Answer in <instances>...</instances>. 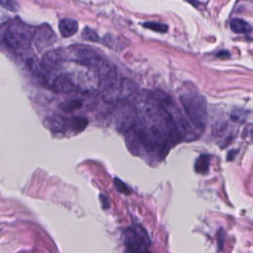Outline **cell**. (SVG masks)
Instances as JSON below:
<instances>
[{"label":"cell","mask_w":253,"mask_h":253,"mask_svg":"<svg viewBox=\"0 0 253 253\" xmlns=\"http://www.w3.org/2000/svg\"><path fill=\"white\" fill-rule=\"evenodd\" d=\"M142 253H150V252L147 250V251H144V252H142Z\"/></svg>","instance_id":"7402d4cb"},{"label":"cell","mask_w":253,"mask_h":253,"mask_svg":"<svg viewBox=\"0 0 253 253\" xmlns=\"http://www.w3.org/2000/svg\"><path fill=\"white\" fill-rule=\"evenodd\" d=\"M0 5L3 6L4 8L10 10V11H17V4L16 2H13V1H7V0H4V1H0Z\"/></svg>","instance_id":"ffe728a7"},{"label":"cell","mask_w":253,"mask_h":253,"mask_svg":"<svg viewBox=\"0 0 253 253\" xmlns=\"http://www.w3.org/2000/svg\"><path fill=\"white\" fill-rule=\"evenodd\" d=\"M180 101L193 126L203 131L207 124V105L204 97L196 91L189 90L180 96Z\"/></svg>","instance_id":"7a4b0ae2"},{"label":"cell","mask_w":253,"mask_h":253,"mask_svg":"<svg viewBox=\"0 0 253 253\" xmlns=\"http://www.w3.org/2000/svg\"><path fill=\"white\" fill-rule=\"evenodd\" d=\"M82 38L86 41H89V42H98L100 41V38L99 36L97 35V33L92 30L91 28L89 27H85L83 32H82Z\"/></svg>","instance_id":"ac0fdd59"},{"label":"cell","mask_w":253,"mask_h":253,"mask_svg":"<svg viewBox=\"0 0 253 253\" xmlns=\"http://www.w3.org/2000/svg\"><path fill=\"white\" fill-rule=\"evenodd\" d=\"M83 102L80 100V99H70V100H67L65 102H62L60 105H59V108L64 111V112H72L74 110H77L79 108H81Z\"/></svg>","instance_id":"2e32d148"},{"label":"cell","mask_w":253,"mask_h":253,"mask_svg":"<svg viewBox=\"0 0 253 253\" xmlns=\"http://www.w3.org/2000/svg\"><path fill=\"white\" fill-rule=\"evenodd\" d=\"M100 200H101V202H102V207H103V209H109L110 203H109L108 198H107L106 196H104L103 194H101V195H100Z\"/></svg>","instance_id":"44dd1931"},{"label":"cell","mask_w":253,"mask_h":253,"mask_svg":"<svg viewBox=\"0 0 253 253\" xmlns=\"http://www.w3.org/2000/svg\"><path fill=\"white\" fill-rule=\"evenodd\" d=\"M51 89L56 93H70L76 90L74 84L65 73L59 74L53 79Z\"/></svg>","instance_id":"30bf717a"},{"label":"cell","mask_w":253,"mask_h":253,"mask_svg":"<svg viewBox=\"0 0 253 253\" xmlns=\"http://www.w3.org/2000/svg\"><path fill=\"white\" fill-rule=\"evenodd\" d=\"M136 90V84L126 78L120 79L115 85L102 90V98L108 103H115L128 98Z\"/></svg>","instance_id":"8992f818"},{"label":"cell","mask_w":253,"mask_h":253,"mask_svg":"<svg viewBox=\"0 0 253 253\" xmlns=\"http://www.w3.org/2000/svg\"><path fill=\"white\" fill-rule=\"evenodd\" d=\"M142 26L144 28L150 29L154 32H158V33H165L168 30V26L165 24H161V23H157V22H144L142 24Z\"/></svg>","instance_id":"e0dca14e"},{"label":"cell","mask_w":253,"mask_h":253,"mask_svg":"<svg viewBox=\"0 0 253 253\" xmlns=\"http://www.w3.org/2000/svg\"><path fill=\"white\" fill-rule=\"evenodd\" d=\"M114 185L116 186L117 190L125 195H128L130 193V189L126 186V184H125L123 181H121L120 179L118 178H115L114 179Z\"/></svg>","instance_id":"d6986e66"},{"label":"cell","mask_w":253,"mask_h":253,"mask_svg":"<svg viewBox=\"0 0 253 253\" xmlns=\"http://www.w3.org/2000/svg\"><path fill=\"white\" fill-rule=\"evenodd\" d=\"M66 75L74 84L76 90L84 92H94L100 86L98 72L88 66L72 62L66 66Z\"/></svg>","instance_id":"277c9868"},{"label":"cell","mask_w":253,"mask_h":253,"mask_svg":"<svg viewBox=\"0 0 253 253\" xmlns=\"http://www.w3.org/2000/svg\"><path fill=\"white\" fill-rule=\"evenodd\" d=\"M151 98L158 103L162 108H164L169 115L172 117L179 133L182 138L186 140H191L195 138V131L191 127L188 120L185 118L184 114L181 112L180 108L176 105V103L165 93L161 91H155L152 93Z\"/></svg>","instance_id":"3957f363"},{"label":"cell","mask_w":253,"mask_h":253,"mask_svg":"<svg viewBox=\"0 0 253 253\" xmlns=\"http://www.w3.org/2000/svg\"><path fill=\"white\" fill-rule=\"evenodd\" d=\"M87 124L88 122L85 118H81V117L72 118L68 120V128H71L75 131H81L86 127Z\"/></svg>","instance_id":"5bb4252c"},{"label":"cell","mask_w":253,"mask_h":253,"mask_svg":"<svg viewBox=\"0 0 253 253\" xmlns=\"http://www.w3.org/2000/svg\"><path fill=\"white\" fill-rule=\"evenodd\" d=\"M32 42L39 50H42L43 48L51 46L56 42V35L49 25L42 24L34 31Z\"/></svg>","instance_id":"9c48e42d"},{"label":"cell","mask_w":253,"mask_h":253,"mask_svg":"<svg viewBox=\"0 0 253 253\" xmlns=\"http://www.w3.org/2000/svg\"><path fill=\"white\" fill-rule=\"evenodd\" d=\"M66 56L73 62L93 68L97 72L108 61V59L101 52L84 44H75L69 46Z\"/></svg>","instance_id":"5b68a950"},{"label":"cell","mask_w":253,"mask_h":253,"mask_svg":"<svg viewBox=\"0 0 253 253\" xmlns=\"http://www.w3.org/2000/svg\"><path fill=\"white\" fill-rule=\"evenodd\" d=\"M58 29L63 38H69L78 31V22L70 18L61 19L58 23Z\"/></svg>","instance_id":"4fadbf2b"},{"label":"cell","mask_w":253,"mask_h":253,"mask_svg":"<svg viewBox=\"0 0 253 253\" xmlns=\"http://www.w3.org/2000/svg\"><path fill=\"white\" fill-rule=\"evenodd\" d=\"M33 36L34 32L30 27L23 23H13L5 31L2 41L8 49L25 59L32 55Z\"/></svg>","instance_id":"6da1fadb"},{"label":"cell","mask_w":253,"mask_h":253,"mask_svg":"<svg viewBox=\"0 0 253 253\" xmlns=\"http://www.w3.org/2000/svg\"><path fill=\"white\" fill-rule=\"evenodd\" d=\"M230 28L234 33L243 35L248 40L253 41V27L250 26L246 21L239 18H234L230 21Z\"/></svg>","instance_id":"8fae6325"},{"label":"cell","mask_w":253,"mask_h":253,"mask_svg":"<svg viewBox=\"0 0 253 253\" xmlns=\"http://www.w3.org/2000/svg\"><path fill=\"white\" fill-rule=\"evenodd\" d=\"M137 111L129 105H122L116 110L115 124L119 131L128 132L137 124Z\"/></svg>","instance_id":"ba28073f"},{"label":"cell","mask_w":253,"mask_h":253,"mask_svg":"<svg viewBox=\"0 0 253 253\" xmlns=\"http://www.w3.org/2000/svg\"><path fill=\"white\" fill-rule=\"evenodd\" d=\"M67 56L63 49L56 48L46 51L40 63L41 69L44 78V81L46 82V75H49L50 73H55L64 65V61L66 60Z\"/></svg>","instance_id":"52a82bcc"},{"label":"cell","mask_w":253,"mask_h":253,"mask_svg":"<svg viewBox=\"0 0 253 253\" xmlns=\"http://www.w3.org/2000/svg\"><path fill=\"white\" fill-rule=\"evenodd\" d=\"M210 165V156L202 154L195 163V170L199 173H207Z\"/></svg>","instance_id":"9a60e30c"},{"label":"cell","mask_w":253,"mask_h":253,"mask_svg":"<svg viewBox=\"0 0 253 253\" xmlns=\"http://www.w3.org/2000/svg\"><path fill=\"white\" fill-rule=\"evenodd\" d=\"M43 125L52 132H63L68 128V121L59 116H51L46 118Z\"/></svg>","instance_id":"7c38bea8"}]
</instances>
